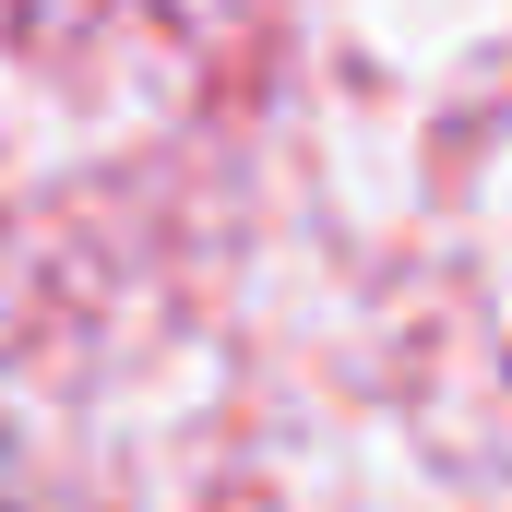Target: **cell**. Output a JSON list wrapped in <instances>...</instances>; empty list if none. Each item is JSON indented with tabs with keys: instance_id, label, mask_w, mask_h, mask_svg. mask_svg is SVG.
<instances>
[{
	"instance_id": "6da1fadb",
	"label": "cell",
	"mask_w": 512,
	"mask_h": 512,
	"mask_svg": "<svg viewBox=\"0 0 512 512\" xmlns=\"http://www.w3.org/2000/svg\"><path fill=\"white\" fill-rule=\"evenodd\" d=\"M0 512H60V501H48V489H36V465H24L12 441H0Z\"/></svg>"
}]
</instances>
